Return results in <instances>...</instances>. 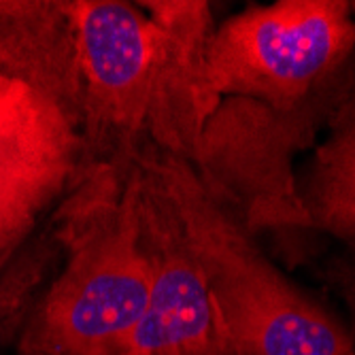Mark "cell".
<instances>
[{"mask_svg":"<svg viewBox=\"0 0 355 355\" xmlns=\"http://www.w3.org/2000/svg\"><path fill=\"white\" fill-rule=\"evenodd\" d=\"M355 87L347 0L253 5L219 26L193 89L187 162L245 228L309 230L296 159Z\"/></svg>","mask_w":355,"mask_h":355,"instance_id":"1","label":"cell"},{"mask_svg":"<svg viewBox=\"0 0 355 355\" xmlns=\"http://www.w3.org/2000/svg\"><path fill=\"white\" fill-rule=\"evenodd\" d=\"M67 17L94 164H128L147 143L171 37L143 5L123 0L58 3Z\"/></svg>","mask_w":355,"mask_h":355,"instance_id":"5","label":"cell"},{"mask_svg":"<svg viewBox=\"0 0 355 355\" xmlns=\"http://www.w3.org/2000/svg\"><path fill=\"white\" fill-rule=\"evenodd\" d=\"M0 28V260L67 189L87 149L73 39L58 3L5 5Z\"/></svg>","mask_w":355,"mask_h":355,"instance_id":"3","label":"cell"},{"mask_svg":"<svg viewBox=\"0 0 355 355\" xmlns=\"http://www.w3.org/2000/svg\"><path fill=\"white\" fill-rule=\"evenodd\" d=\"M296 191L309 230L355 247V87L296 166Z\"/></svg>","mask_w":355,"mask_h":355,"instance_id":"7","label":"cell"},{"mask_svg":"<svg viewBox=\"0 0 355 355\" xmlns=\"http://www.w3.org/2000/svg\"><path fill=\"white\" fill-rule=\"evenodd\" d=\"M139 221L141 243L151 262L149 300L117 355H189L215 345L223 336L207 279L168 202L141 166Z\"/></svg>","mask_w":355,"mask_h":355,"instance_id":"6","label":"cell"},{"mask_svg":"<svg viewBox=\"0 0 355 355\" xmlns=\"http://www.w3.org/2000/svg\"><path fill=\"white\" fill-rule=\"evenodd\" d=\"M189 355H241V353H236L228 343H225V338H221L215 345H211V347H207V349H202L198 353H189Z\"/></svg>","mask_w":355,"mask_h":355,"instance_id":"9","label":"cell"},{"mask_svg":"<svg viewBox=\"0 0 355 355\" xmlns=\"http://www.w3.org/2000/svg\"><path fill=\"white\" fill-rule=\"evenodd\" d=\"M0 28H3V24H0Z\"/></svg>","mask_w":355,"mask_h":355,"instance_id":"11","label":"cell"},{"mask_svg":"<svg viewBox=\"0 0 355 355\" xmlns=\"http://www.w3.org/2000/svg\"><path fill=\"white\" fill-rule=\"evenodd\" d=\"M349 7H351V13H353V17H355V3H349Z\"/></svg>","mask_w":355,"mask_h":355,"instance_id":"10","label":"cell"},{"mask_svg":"<svg viewBox=\"0 0 355 355\" xmlns=\"http://www.w3.org/2000/svg\"><path fill=\"white\" fill-rule=\"evenodd\" d=\"M139 166L168 202L207 279L217 326L241 355H355V338L283 275L185 157L143 143Z\"/></svg>","mask_w":355,"mask_h":355,"instance_id":"2","label":"cell"},{"mask_svg":"<svg viewBox=\"0 0 355 355\" xmlns=\"http://www.w3.org/2000/svg\"><path fill=\"white\" fill-rule=\"evenodd\" d=\"M87 177L64 225L67 264L32 313L19 355H117L147 309L137 155L121 166L92 164Z\"/></svg>","mask_w":355,"mask_h":355,"instance_id":"4","label":"cell"},{"mask_svg":"<svg viewBox=\"0 0 355 355\" xmlns=\"http://www.w3.org/2000/svg\"><path fill=\"white\" fill-rule=\"evenodd\" d=\"M328 281L351 315V334L355 338V247H345V251L330 262Z\"/></svg>","mask_w":355,"mask_h":355,"instance_id":"8","label":"cell"}]
</instances>
